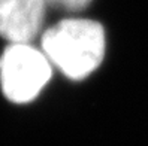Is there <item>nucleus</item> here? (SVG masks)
<instances>
[{
    "instance_id": "obj_3",
    "label": "nucleus",
    "mask_w": 148,
    "mask_h": 146,
    "mask_svg": "<svg viewBox=\"0 0 148 146\" xmlns=\"http://www.w3.org/2000/svg\"><path fill=\"white\" fill-rule=\"evenodd\" d=\"M47 0H0V36L11 43H30L45 18Z\"/></svg>"
},
{
    "instance_id": "obj_1",
    "label": "nucleus",
    "mask_w": 148,
    "mask_h": 146,
    "mask_svg": "<svg viewBox=\"0 0 148 146\" xmlns=\"http://www.w3.org/2000/svg\"><path fill=\"white\" fill-rule=\"evenodd\" d=\"M42 51L51 64L78 81L100 66L105 55V31L91 20H63L43 33Z\"/></svg>"
},
{
    "instance_id": "obj_2",
    "label": "nucleus",
    "mask_w": 148,
    "mask_h": 146,
    "mask_svg": "<svg viewBox=\"0 0 148 146\" xmlns=\"http://www.w3.org/2000/svg\"><path fill=\"white\" fill-rule=\"evenodd\" d=\"M51 78V63L30 43H12L0 58V84L14 103L33 100Z\"/></svg>"
},
{
    "instance_id": "obj_4",
    "label": "nucleus",
    "mask_w": 148,
    "mask_h": 146,
    "mask_svg": "<svg viewBox=\"0 0 148 146\" xmlns=\"http://www.w3.org/2000/svg\"><path fill=\"white\" fill-rule=\"evenodd\" d=\"M91 0H47V3L64 11H81Z\"/></svg>"
}]
</instances>
